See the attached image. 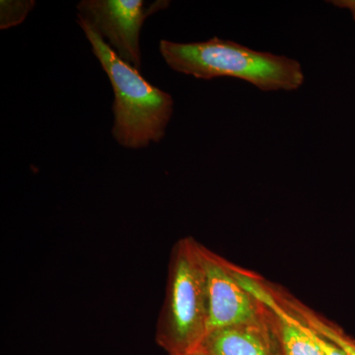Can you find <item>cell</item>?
<instances>
[{"label":"cell","instance_id":"8","mask_svg":"<svg viewBox=\"0 0 355 355\" xmlns=\"http://www.w3.org/2000/svg\"><path fill=\"white\" fill-rule=\"evenodd\" d=\"M280 300L287 309L291 310L296 317L310 327L312 330L316 331L320 336H324L330 342L335 343L347 355H355V340L347 336L342 329L330 322H327L321 317L317 316L314 312L297 301L289 300V299L284 298V296H280Z\"/></svg>","mask_w":355,"mask_h":355},{"label":"cell","instance_id":"11","mask_svg":"<svg viewBox=\"0 0 355 355\" xmlns=\"http://www.w3.org/2000/svg\"><path fill=\"white\" fill-rule=\"evenodd\" d=\"M330 3L338 8L349 10L355 21V0H334V1H330Z\"/></svg>","mask_w":355,"mask_h":355},{"label":"cell","instance_id":"9","mask_svg":"<svg viewBox=\"0 0 355 355\" xmlns=\"http://www.w3.org/2000/svg\"><path fill=\"white\" fill-rule=\"evenodd\" d=\"M34 6L33 1H1V29L19 24Z\"/></svg>","mask_w":355,"mask_h":355},{"label":"cell","instance_id":"3","mask_svg":"<svg viewBox=\"0 0 355 355\" xmlns=\"http://www.w3.org/2000/svg\"><path fill=\"white\" fill-rule=\"evenodd\" d=\"M202 245L184 238L173 249L166 297L156 328L168 355L198 354L207 336L209 302Z\"/></svg>","mask_w":355,"mask_h":355},{"label":"cell","instance_id":"2","mask_svg":"<svg viewBox=\"0 0 355 355\" xmlns=\"http://www.w3.org/2000/svg\"><path fill=\"white\" fill-rule=\"evenodd\" d=\"M78 23L113 87L114 139L130 149L144 148L164 139L174 110L172 96L123 62L85 21L78 19Z\"/></svg>","mask_w":355,"mask_h":355},{"label":"cell","instance_id":"6","mask_svg":"<svg viewBox=\"0 0 355 355\" xmlns=\"http://www.w3.org/2000/svg\"><path fill=\"white\" fill-rule=\"evenodd\" d=\"M238 280L266 308L280 355H324L309 327L287 309L273 291L248 273H240Z\"/></svg>","mask_w":355,"mask_h":355},{"label":"cell","instance_id":"5","mask_svg":"<svg viewBox=\"0 0 355 355\" xmlns=\"http://www.w3.org/2000/svg\"><path fill=\"white\" fill-rule=\"evenodd\" d=\"M207 273L210 331L228 327L258 323L266 318L265 307L243 288L232 265L207 248L202 247Z\"/></svg>","mask_w":355,"mask_h":355},{"label":"cell","instance_id":"1","mask_svg":"<svg viewBox=\"0 0 355 355\" xmlns=\"http://www.w3.org/2000/svg\"><path fill=\"white\" fill-rule=\"evenodd\" d=\"M161 55L170 69L203 80L232 77L263 92L298 90L304 72L298 60L214 37L198 43L162 40Z\"/></svg>","mask_w":355,"mask_h":355},{"label":"cell","instance_id":"12","mask_svg":"<svg viewBox=\"0 0 355 355\" xmlns=\"http://www.w3.org/2000/svg\"><path fill=\"white\" fill-rule=\"evenodd\" d=\"M191 355H202V354H191Z\"/></svg>","mask_w":355,"mask_h":355},{"label":"cell","instance_id":"10","mask_svg":"<svg viewBox=\"0 0 355 355\" xmlns=\"http://www.w3.org/2000/svg\"><path fill=\"white\" fill-rule=\"evenodd\" d=\"M310 330L311 333H312L313 338L316 340L320 349L323 350L324 355H347L342 349H340L338 345H336L335 343L327 340L324 336H320L319 334L312 330V329L310 328Z\"/></svg>","mask_w":355,"mask_h":355},{"label":"cell","instance_id":"4","mask_svg":"<svg viewBox=\"0 0 355 355\" xmlns=\"http://www.w3.org/2000/svg\"><path fill=\"white\" fill-rule=\"evenodd\" d=\"M156 1L146 7L141 0H83L77 6L78 19L85 21L114 53L135 69L141 67L139 36L144 21L151 14L169 6Z\"/></svg>","mask_w":355,"mask_h":355},{"label":"cell","instance_id":"7","mask_svg":"<svg viewBox=\"0 0 355 355\" xmlns=\"http://www.w3.org/2000/svg\"><path fill=\"white\" fill-rule=\"evenodd\" d=\"M198 354L280 355L268 314L263 321L258 323L239 324L210 331Z\"/></svg>","mask_w":355,"mask_h":355}]
</instances>
